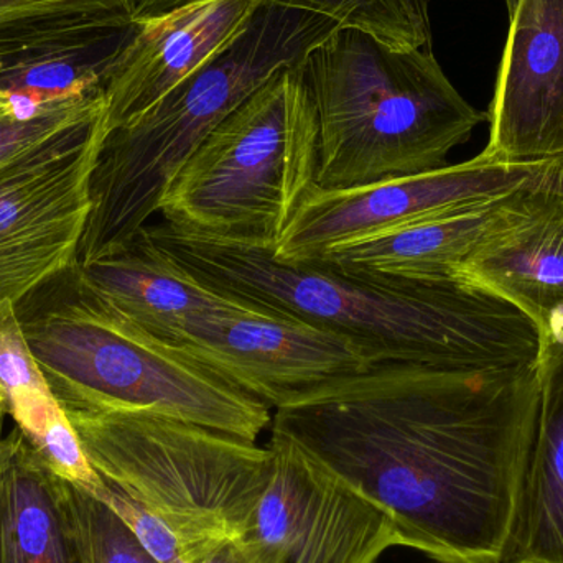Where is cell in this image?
Segmentation results:
<instances>
[{"instance_id":"6da1fadb","label":"cell","mask_w":563,"mask_h":563,"mask_svg":"<svg viewBox=\"0 0 563 563\" xmlns=\"http://www.w3.org/2000/svg\"><path fill=\"white\" fill-rule=\"evenodd\" d=\"M538 419L534 366L380 361L274 409L297 443L440 563H505Z\"/></svg>"},{"instance_id":"7a4b0ae2","label":"cell","mask_w":563,"mask_h":563,"mask_svg":"<svg viewBox=\"0 0 563 563\" xmlns=\"http://www.w3.org/2000/svg\"><path fill=\"white\" fill-rule=\"evenodd\" d=\"M142 234L172 263L227 295L336 331L383 361L462 371L534 366L541 334L518 307L456 280L386 284L271 251L191 236L170 224Z\"/></svg>"},{"instance_id":"3957f363","label":"cell","mask_w":563,"mask_h":563,"mask_svg":"<svg viewBox=\"0 0 563 563\" xmlns=\"http://www.w3.org/2000/svg\"><path fill=\"white\" fill-rule=\"evenodd\" d=\"M15 314L65 412L134 410L250 442L273 423L269 406L119 313L78 264L33 288Z\"/></svg>"},{"instance_id":"277c9868","label":"cell","mask_w":563,"mask_h":563,"mask_svg":"<svg viewBox=\"0 0 563 563\" xmlns=\"http://www.w3.org/2000/svg\"><path fill=\"white\" fill-rule=\"evenodd\" d=\"M318 124L317 187L341 190L445 167L488 119L430 48L336 29L301 63Z\"/></svg>"},{"instance_id":"5b68a950","label":"cell","mask_w":563,"mask_h":563,"mask_svg":"<svg viewBox=\"0 0 563 563\" xmlns=\"http://www.w3.org/2000/svg\"><path fill=\"white\" fill-rule=\"evenodd\" d=\"M327 16L264 2L246 32L158 104L102 139L78 264L132 244L205 139L277 71L295 68L334 30Z\"/></svg>"},{"instance_id":"8992f818","label":"cell","mask_w":563,"mask_h":563,"mask_svg":"<svg viewBox=\"0 0 563 563\" xmlns=\"http://www.w3.org/2000/svg\"><path fill=\"white\" fill-rule=\"evenodd\" d=\"M317 170L313 102L301 65L284 68L205 139L158 213L191 236L274 253Z\"/></svg>"},{"instance_id":"52a82bcc","label":"cell","mask_w":563,"mask_h":563,"mask_svg":"<svg viewBox=\"0 0 563 563\" xmlns=\"http://www.w3.org/2000/svg\"><path fill=\"white\" fill-rule=\"evenodd\" d=\"M92 468L174 531L185 561L240 539L273 475L271 446L134 410L66 412Z\"/></svg>"},{"instance_id":"ba28073f","label":"cell","mask_w":563,"mask_h":563,"mask_svg":"<svg viewBox=\"0 0 563 563\" xmlns=\"http://www.w3.org/2000/svg\"><path fill=\"white\" fill-rule=\"evenodd\" d=\"M102 111L0 164V308L78 264Z\"/></svg>"},{"instance_id":"9c48e42d","label":"cell","mask_w":563,"mask_h":563,"mask_svg":"<svg viewBox=\"0 0 563 563\" xmlns=\"http://www.w3.org/2000/svg\"><path fill=\"white\" fill-rule=\"evenodd\" d=\"M269 446L273 475L240 538L256 563H377L399 545L390 519L297 443L273 432Z\"/></svg>"},{"instance_id":"30bf717a","label":"cell","mask_w":563,"mask_h":563,"mask_svg":"<svg viewBox=\"0 0 563 563\" xmlns=\"http://www.w3.org/2000/svg\"><path fill=\"white\" fill-rule=\"evenodd\" d=\"M558 157L511 164L482 152L472 161L423 174L341 190L314 187L285 230L274 260L282 264L313 263L331 247L460 205L501 197L541 177Z\"/></svg>"},{"instance_id":"8fae6325","label":"cell","mask_w":563,"mask_h":563,"mask_svg":"<svg viewBox=\"0 0 563 563\" xmlns=\"http://www.w3.org/2000/svg\"><path fill=\"white\" fill-rule=\"evenodd\" d=\"M170 344L271 409L383 361L336 331L257 305L194 318Z\"/></svg>"},{"instance_id":"7c38bea8","label":"cell","mask_w":563,"mask_h":563,"mask_svg":"<svg viewBox=\"0 0 563 563\" xmlns=\"http://www.w3.org/2000/svg\"><path fill=\"white\" fill-rule=\"evenodd\" d=\"M486 115L488 157L518 164L563 155V0H518Z\"/></svg>"},{"instance_id":"4fadbf2b","label":"cell","mask_w":563,"mask_h":563,"mask_svg":"<svg viewBox=\"0 0 563 563\" xmlns=\"http://www.w3.org/2000/svg\"><path fill=\"white\" fill-rule=\"evenodd\" d=\"M264 0H195L137 22L104 91V135L131 124L213 62L250 26Z\"/></svg>"},{"instance_id":"5bb4252c","label":"cell","mask_w":563,"mask_h":563,"mask_svg":"<svg viewBox=\"0 0 563 563\" xmlns=\"http://www.w3.org/2000/svg\"><path fill=\"white\" fill-rule=\"evenodd\" d=\"M135 30L132 19L89 15L0 25V99L52 102L104 95Z\"/></svg>"},{"instance_id":"9a60e30c","label":"cell","mask_w":563,"mask_h":563,"mask_svg":"<svg viewBox=\"0 0 563 563\" xmlns=\"http://www.w3.org/2000/svg\"><path fill=\"white\" fill-rule=\"evenodd\" d=\"M539 334L538 419L505 563H563V305Z\"/></svg>"},{"instance_id":"2e32d148","label":"cell","mask_w":563,"mask_h":563,"mask_svg":"<svg viewBox=\"0 0 563 563\" xmlns=\"http://www.w3.org/2000/svg\"><path fill=\"white\" fill-rule=\"evenodd\" d=\"M78 267L99 297L165 343H172L194 318L253 305L195 279L142 231L119 253Z\"/></svg>"},{"instance_id":"e0dca14e","label":"cell","mask_w":563,"mask_h":563,"mask_svg":"<svg viewBox=\"0 0 563 563\" xmlns=\"http://www.w3.org/2000/svg\"><path fill=\"white\" fill-rule=\"evenodd\" d=\"M66 483L16 427L0 437V563H81Z\"/></svg>"},{"instance_id":"ac0fdd59","label":"cell","mask_w":563,"mask_h":563,"mask_svg":"<svg viewBox=\"0 0 563 563\" xmlns=\"http://www.w3.org/2000/svg\"><path fill=\"white\" fill-rule=\"evenodd\" d=\"M452 279L509 301L541 330L563 305V201L486 244Z\"/></svg>"},{"instance_id":"d6986e66","label":"cell","mask_w":563,"mask_h":563,"mask_svg":"<svg viewBox=\"0 0 563 563\" xmlns=\"http://www.w3.org/2000/svg\"><path fill=\"white\" fill-rule=\"evenodd\" d=\"M195 0H137L134 22L170 12ZM287 9L327 16L343 29H356L390 48H430L429 23L423 22L409 0H264Z\"/></svg>"},{"instance_id":"ffe728a7","label":"cell","mask_w":563,"mask_h":563,"mask_svg":"<svg viewBox=\"0 0 563 563\" xmlns=\"http://www.w3.org/2000/svg\"><path fill=\"white\" fill-rule=\"evenodd\" d=\"M69 515L81 563H158L101 499L66 483Z\"/></svg>"},{"instance_id":"44dd1931","label":"cell","mask_w":563,"mask_h":563,"mask_svg":"<svg viewBox=\"0 0 563 563\" xmlns=\"http://www.w3.org/2000/svg\"><path fill=\"white\" fill-rule=\"evenodd\" d=\"M102 109L104 95L73 96L52 102L0 99V164Z\"/></svg>"},{"instance_id":"7402d4cb","label":"cell","mask_w":563,"mask_h":563,"mask_svg":"<svg viewBox=\"0 0 563 563\" xmlns=\"http://www.w3.org/2000/svg\"><path fill=\"white\" fill-rule=\"evenodd\" d=\"M96 498L108 505L132 534L141 542L142 548L158 563H185L184 549L170 528L157 515L148 511L144 505L122 492L114 483L101 476V482L91 488H85Z\"/></svg>"},{"instance_id":"603a6c76","label":"cell","mask_w":563,"mask_h":563,"mask_svg":"<svg viewBox=\"0 0 563 563\" xmlns=\"http://www.w3.org/2000/svg\"><path fill=\"white\" fill-rule=\"evenodd\" d=\"M137 0H0V25L55 15L132 19Z\"/></svg>"},{"instance_id":"cb8c5ba5","label":"cell","mask_w":563,"mask_h":563,"mask_svg":"<svg viewBox=\"0 0 563 563\" xmlns=\"http://www.w3.org/2000/svg\"><path fill=\"white\" fill-rule=\"evenodd\" d=\"M185 563H256L241 539H228L188 558Z\"/></svg>"},{"instance_id":"d4e9b609","label":"cell","mask_w":563,"mask_h":563,"mask_svg":"<svg viewBox=\"0 0 563 563\" xmlns=\"http://www.w3.org/2000/svg\"><path fill=\"white\" fill-rule=\"evenodd\" d=\"M430 2L432 0H409L412 9L416 10L417 15L423 20V22L430 25Z\"/></svg>"},{"instance_id":"484cf974","label":"cell","mask_w":563,"mask_h":563,"mask_svg":"<svg viewBox=\"0 0 563 563\" xmlns=\"http://www.w3.org/2000/svg\"><path fill=\"white\" fill-rule=\"evenodd\" d=\"M516 3H518V0H506V7H508L509 13L515 10Z\"/></svg>"},{"instance_id":"4316f807","label":"cell","mask_w":563,"mask_h":563,"mask_svg":"<svg viewBox=\"0 0 563 563\" xmlns=\"http://www.w3.org/2000/svg\"><path fill=\"white\" fill-rule=\"evenodd\" d=\"M3 416H5V412H3L2 402H0V420H2Z\"/></svg>"},{"instance_id":"83f0119b","label":"cell","mask_w":563,"mask_h":563,"mask_svg":"<svg viewBox=\"0 0 563 563\" xmlns=\"http://www.w3.org/2000/svg\"><path fill=\"white\" fill-rule=\"evenodd\" d=\"M432 563H440V562H433V561H432Z\"/></svg>"}]
</instances>
